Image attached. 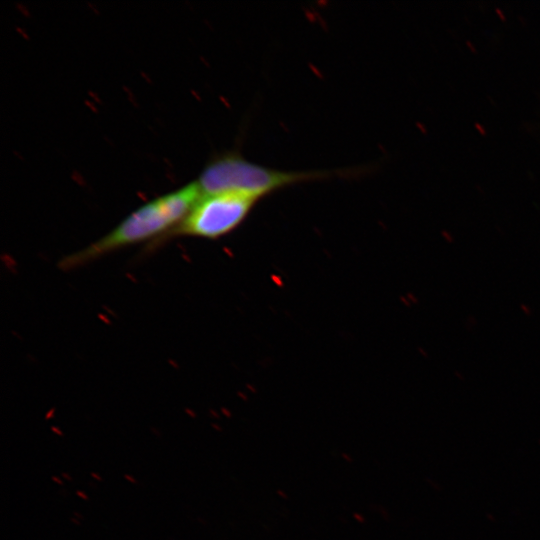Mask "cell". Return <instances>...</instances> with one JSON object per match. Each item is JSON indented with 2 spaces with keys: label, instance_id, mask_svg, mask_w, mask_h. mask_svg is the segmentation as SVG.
<instances>
[{
  "label": "cell",
  "instance_id": "cell-1",
  "mask_svg": "<svg viewBox=\"0 0 540 540\" xmlns=\"http://www.w3.org/2000/svg\"><path fill=\"white\" fill-rule=\"evenodd\" d=\"M201 195L193 181L145 203L102 238L65 256L59 267L75 269L127 246L157 240L182 221Z\"/></svg>",
  "mask_w": 540,
  "mask_h": 540
},
{
  "label": "cell",
  "instance_id": "cell-2",
  "mask_svg": "<svg viewBox=\"0 0 540 540\" xmlns=\"http://www.w3.org/2000/svg\"><path fill=\"white\" fill-rule=\"evenodd\" d=\"M360 170L283 171L253 163L237 151L215 155L196 180L202 195L239 192L261 198L287 186L334 177L358 175Z\"/></svg>",
  "mask_w": 540,
  "mask_h": 540
},
{
  "label": "cell",
  "instance_id": "cell-3",
  "mask_svg": "<svg viewBox=\"0 0 540 540\" xmlns=\"http://www.w3.org/2000/svg\"><path fill=\"white\" fill-rule=\"evenodd\" d=\"M258 200L255 196L239 192L201 195L182 221L155 242L159 245L180 236L219 238L238 227Z\"/></svg>",
  "mask_w": 540,
  "mask_h": 540
}]
</instances>
